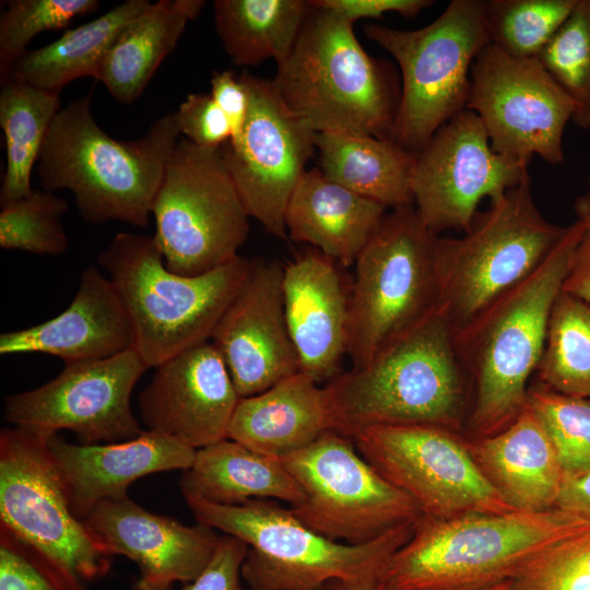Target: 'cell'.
<instances>
[{"label":"cell","mask_w":590,"mask_h":590,"mask_svg":"<svg viewBox=\"0 0 590 590\" xmlns=\"http://www.w3.org/2000/svg\"><path fill=\"white\" fill-rule=\"evenodd\" d=\"M156 245L174 273L193 276L236 258L249 233L247 213L221 149L176 144L152 205Z\"/></svg>","instance_id":"8fae6325"},{"label":"cell","mask_w":590,"mask_h":590,"mask_svg":"<svg viewBox=\"0 0 590 590\" xmlns=\"http://www.w3.org/2000/svg\"><path fill=\"white\" fill-rule=\"evenodd\" d=\"M279 459L304 493L290 509L332 541L367 543L422 516L411 497L363 458L352 438L333 429Z\"/></svg>","instance_id":"4fadbf2b"},{"label":"cell","mask_w":590,"mask_h":590,"mask_svg":"<svg viewBox=\"0 0 590 590\" xmlns=\"http://www.w3.org/2000/svg\"><path fill=\"white\" fill-rule=\"evenodd\" d=\"M526 406L550 436L564 475L590 470V400L542 385L528 389Z\"/></svg>","instance_id":"74e56055"},{"label":"cell","mask_w":590,"mask_h":590,"mask_svg":"<svg viewBox=\"0 0 590 590\" xmlns=\"http://www.w3.org/2000/svg\"><path fill=\"white\" fill-rule=\"evenodd\" d=\"M314 5L335 12L354 24L363 17L381 19L386 13L414 17L430 7L432 0H311Z\"/></svg>","instance_id":"f6af8a7d"},{"label":"cell","mask_w":590,"mask_h":590,"mask_svg":"<svg viewBox=\"0 0 590 590\" xmlns=\"http://www.w3.org/2000/svg\"><path fill=\"white\" fill-rule=\"evenodd\" d=\"M555 507L590 520V470L564 475Z\"/></svg>","instance_id":"7dc6e473"},{"label":"cell","mask_w":590,"mask_h":590,"mask_svg":"<svg viewBox=\"0 0 590 590\" xmlns=\"http://www.w3.org/2000/svg\"><path fill=\"white\" fill-rule=\"evenodd\" d=\"M133 328V349L149 368L208 342L243 286L251 260L237 256L202 274L172 272L153 236L118 233L97 256Z\"/></svg>","instance_id":"8992f818"},{"label":"cell","mask_w":590,"mask_h":590,"mask_svg":"<svg viewBox=\"0 0 590 590\" xmlns=\"http://www.w3.org/2000/svg\"><path fill=\"white\" fill-rule=\"evenodd\" d=\"M566 227L543 217L528 174L461 237H438L435 252L436 308L455 331L533 272Z\"/></svg>","instance_id":"ba28073f"},{"label":"cell","mask_w":590,"mask_h":590,"mask_svg":"<svg viewBox=\"0 0 590 590\" xmlns=\"http://www.w3.org/2000/svg\"><path fill=\"white\" fill-rule=\"evenodd\" d=\"M239 78L249 92V114L241 132L221 148L222 154L249 216L284 239L287 204L317 151V133L291 111L272 79L247 71Z\"/></svg>","instance_id":"e0dca14e"},{"label":"cell","mask_w":590,"mask_h":590,"mask_svg":"<svg viewBox=\"0 0 590 590\" xmlns=\"http://www.w3.org/2000/svg\"><path fill=\"white\" fill-rule=\"evenodd\" d=\"M470 450L514 509L539 512L555 507L564 471L545 428L527 406L499 433L477 438Z\"/></svg>","instance_id":"d4e9b609"},{"label":"cell","mask_w":590,"mask_h":590,"mask_svg":"<svg viewBox=\"0 0 590 590\" xmlns=\"http://www.w3.org/2000/svg\"><path fill=\"white\" fill-rule=\"evenodd\" d=\"M320 170L332 181L387 209L414 205L415 153L393 140L350 132L317 133Z\"/></svg>","instance_id":"f546056e"},{"label":"cell","mask_w":590,"mask_h":590,"mask_svg":"<svg viewBox=\"0 0 590 590\" xmlns=\"http://www.w3.org/2000/svg\"><path fill=\"white\" fill-rule=\"evenodd\" d=\"M387 214V208L308 169L296 185L285 212L287 235L311 245L342 267L357 257Z\"/></svg>","instance_id":"4316f807"},{"label":"cell","mask_w":590,"mask_h":590,"mask_svg":"<svg viewBox=\"0 0 590 590\" xmlns=\"http://www.w3.org/2000/svg\"><path fill=\"white\" fill-rule=\"evenodd\" d=\"M512 583L516 590H590V527L552 546Z\"/></svg>","instance_id":"ab89813d"},{"label":"cell","mask_w":590,"mask_h":590,"mask_svg":"<svg viewBox=\"0 0 590 590\" xmlns=\"http://www.w3.org/2000/svg\"><path fill=\"white\" fill-rule=\"evenodd\" d=\"M47 440L17 427L1 430L0 526L84 588L107 574L114 556L75 516Z\"/></svg>","instance_id":"7c38bea8"},{"label":"cell","mask_w":590,"mask_h":590,"mask_svg":"<svg viewBox=\"0 0 590 590\" xmlns=\"http://www.w3.org/2000/svg\"><path fill=\"white\" fill-rule=\"evenodd\" d=\"M211 97L228 119L233 137L238 135L247 121L250 96L245 83L232 70L215 71L211 78Z\"/></svg>","instance_id":"bcb514c9"},{"label":"cell","mask_w":590,"mask_h":590,"mask_svg":"<svg viewBox=\"0 0 590 590\" xmlns=\"http://www.w3.org/2000/svg\"><path fill=\"white\" fill-rule=\"evenodd\" d=\"M93 92L56 115L37 161L39 184L50 192L69 190L87 223L119 221L144 228L179 141L176 114L157 118L135 140H115L93 117Z\"/></svg>","instance_id":"6da1fadb"},{"label":"cell","mask_w":590,"mask_h":590,"mask_svg":"<svg viewBox=\"0 0 590 590\" xmlns=\"http://www.w3.org/2000/svg\"><path fill=\"white\" fill-rule=\"evenodd\" d=\"M333 427L324 386L297 371L260 393L240 398L227 438L282 458L307 447Z\"/></svg>","instance_id":"484cf974"},{"label":"cell","mask_w":590,"mask_h":590,"mask_svg":"<svg viewBox=\"0 0 590 590\" xmlns=\"http://www.w3.org/2000/svg\"><path fill=\"white\" fill-rule=\"evenodd\" d=\"M482 590H516L514 583H512V580H507V581H504V582H500L496 586H493V587H488V588H485V589H482Z\"/></svg>","instance_id":"f907efd6"},{"label":"cell","mask_w":590,"mask_h":590,"mask_svg":"<svg viewBox=\"0 0 590 590\" xmlns=\"http://www.w3.org/2000/svg\"><path fill=\"white\" fill-rule=\"evenodd\" d=\"M197 522L248 545L241 578L249 590H324L334 580H355L384 568L411 538L415 522L400 524L363 544L327 539L274 500L221 505L185 498Z\"/></svg>","instance_id":"52a82bcc"},{"label":"cell","mask_w":590,"mask_h":590,"mask_svg":"<svg viewBox=\"0 0 590 590\" xmlns=\"http://www.w3.org/2000/svg\"><path fill=\"white\" fill-rule=\"evenodd\" d=\"M351 438L367 462L414 500L422 516L450 519L517 511L484 475L470 445L450 428L430 424L369 425Z\"/></svg>","instance_id":"5bb4252c"},{"label":"cell","mask_w":590,"mask_h":590,"mask_svg":"<svg viewBox=\"0 0 590 590\" xmlns=\"http://www.w3.org/2000/svg\"><path fill=\"white\" fill-rule=\"evenodd\" d=\"M133 343L132 323L116 287L96 266H90L61 314L1 333L0 354L44 353L70 364L113 357L133 349Z\"/></svg>","instance_id":"603a6c76"},{"label":"cell","mask_w":590,"mask_h":590,"mask_svg":"<svg viewBox=\"0 0 590 590\" xmlns=\"http://www.w3.org/2000/svg\"><path fill=\"white\" fill-rule=\"evenodd\" d=\"M150 3L148 0H127L101 16L66 31L55 42L27 50L14 63L9 78L58 95L75 79L91 76L98 80L104 58L117 35Z\"/></svg>","instance_id":"4dcf8cb0"},{"label":"cell","mask_w":590,"mask_h":590,"mask_svg":"<svg viewBox=\"0 0 590 590\" xmlns=\"http://www.w3.org/2000/svg\"><path fill=\"white\" fill-rule=\"evenodd\" d=\"M185 498L221 505L251 499H280L295 505L304 493L279 458L257 452L229 438L196 451L180 482Z\"/></svg>","instance_id":"83f0119b"},{"label":"cell","mask_w":590,"mask_h":590,"mask_svg":"<svg viewBox=\"0 0 590 590\" xmlns=\"http://www.w3.org/2000/svg\"><path fill=\"white\" fill-rule=\"evenodd\" d=\"M130 590H173V583L141 577Z\"/></svg>","instance_id":"681fc988"},{"label":"cell","mask_w":590,"mask_h":590,"mask_svg":"<svg viewBox=\"0 0 590 590\" xmlns=\"http://www.w3.org/2000/svg\"><path fill=\"white\" fill-rule=\"evenodd\" d=\"M364 32L400 67L393 141L416 154L441 126L467 109L473 62L491 44L485 0H451L422 28L367 24Z\"/></svg>","instance_id":"9c48e42d"},{"label":"cell","mask_w":590,"mask_h":590,"mask_svg":"<svg viewBox=\"0 0 590 590\" xmlns=\"http://www.w3.org/2000/svg\"><path fill=\"white\" fill-rule=\"evenodd\" d=\"M581 234L576 219L533 272L455 331L458 357L474 380L469 429L476 438L499 433L523 411L527 384Z\"/></svg>","instance_id":"3957f363"},{"label":"cell","mask_w":590,"mask_h":590,"mask_svg":"<svg viewBox=\"0 0 590 590\" xmlns=\"http://www.w3.org/2000/svg\"><path fill=\"white\" fill-rule=\"evenodd\" d=\"M204 5V0L150 3L110 45L98 81L117 102L137 101L160 64L175 49L187 24L198 17Z\"/></svg>","instance_id":"f1b7e54d"},{"label":"cell","mask_w":590,"mask_h":590,"mask_svg":"<svg viewBox=\"0 0 590 590\" xmlns=\"http://www.w3.org/2000/svg\"><path fill=\"white\" fill-rule=\"evenodd\" d=\"M67 200L46 190H34L23 199L2 204L0 247L35 255L58 256L67 251L69 239L62 217Z\"/></svg>","instance_id":"8d00e7d4"},{"label":"cell","mask_w":590,"mask_h":590,"mask_svg":"<svg viewBox=\"0 0 590 590\" xmlns=\"http://www.w3.org/2000/svg\"><path fill=\"white\" fill-rule=\"evenodd\" d=\"M83 522L110 555L134 562L142 578L170 583L194 580L211 560L221 538L200 522L186 526L150 512L128 495L99 503Z\"/></svg>","instance_id":"44dd1931"},{"label":"cell","mask_w":590,"mask_h":590,"mask_svg":"<svg viewBox=\"0 0 590 590\" xmlns=\"http://www.w3.org/2000/svg\"><path fill=\"white\" fill-rule=\"evenodd\" d=\"M333 430L352 437L369 425L430 424L456 430L465 408L455 330L436 307L361 367L324 385Z\"/></svg>","instance_id":"277c9868"},{"label":"cell","mask_w":590,"mask_h":590,"mask_svg":"<svg viewBox=\"0 0 590 590\" xmlns=\"http://www.w3.org/2000/svg\"><path fill=\"white\" fill-rule=\"evenodd\" d=\"M247 552L248 545L241 540L221 535L206 567L181 590H246L241 585L240 570Z\"/></svg>","instance_id":"7bdbcfd3"},{"label":"cell","mask_w":590,"mask_h":590,"mask_svg":"<svg viewBox=\"0 0 590 590\" xmlns=\"http://www.w3.org/2000/svg\"><path fill=\"white\" fill-rule=\"evenodd\" d=\"M0 15V81L39 33L64 28L78 17L95 12L97 0H9Z\"/></svg>","instance_id":"f35d334b"},{"label":"cell","mask_w":590,"mask_h":590,"mask_svg":"<svg viewBox=\"0 0 590 590\" xmlns=\"http://www.w3.org/2000/svg\"><path fill=\"white\" fill-rule=\"evenodd\" d=\"M577 0H485L489 43L516 58H538Z\"/></svg>","instance_id":"e575fe53"},{"label":"cell","mask_w":590,"mask_h":590,"mask_svg":"<svg viewBox=\"0 0 590 590\" xmlns=\"http://www.w3.org/2000/svg\"><path fill=\"white\" fill-rule=\"evenodd\" d=\"M438 235L414 205L387 212L357 257L350 291L347 355L361 367L436 306Z\"/></svg>","instance_id":"30bf717a"},{"label":"cell","mask_w":590,"mask_h":590,"mask_svg":"<svg viewBox=\"0 0 590 590\" xmlns=\"http://www.w3.org/2000/svg\"><path fill=\"white\" fill-rule=\"evenodd\" d=\"M576 219L582 223V234L577 244L562 291L590 305V192L575 199Z\"/></svg>","instance_id":"ee69618b"},{"label":"cell","mask_w":590,"mask_h":590,"mask_svg":"<svg viewBox=\"0 0 590 590\" xmlns=\"http://www.w3.org/2000/svg\"><path fill=\"white\" fill-rule=\"evenodd\" d=\"M282 276L279 262L251 260L243 286L212 333L240 398L299 371L284 312Z\"/></svg>","instance_id":"d6986e66"},{"label":"cell","mask_w":590,"mask_h":590,"mask_svg":"<svg viewBox=\"0 0 590 590\" xmlns=\"http://www.w3.org/2000/svg\"><path fill=\"white\" fill-rule=\"evenodd\" d=\"M305 0H216L215 30L231 60L255 67L273 59L278 64L292 51L310 12Z\"/></svg>","instance_id":"1f68e13d"},{"label":"cell","mask_w":590,"mask_h":590,"mask_svg":"<svg viewBox=\"0 0 590 590\" xmlns=\"http://www.w3.org/2000/svg\"><path fill=\"white\" fill-rule=\"evenodd\" d=\"M284 312L299 371L317 384L340 371L347 354L350 292L338 263L318 250L283 266Z\"/></svg>","instance_id":"7402d4cb"},{"label":"cell","mask_w":590,"mask_h":590,"mask_svg":"<svg viewBox=\"0 0 590 590\" xmlns=\"http://www.w3.org/2000/svg\"><path fill=\"white\" fill-rule=\"evenodd\" d=\"M310 4L292 51L272 79L279 95L316 133L393 140L401 87L392 69L364 50L354 24Z\"/></svg>","instance_id":"5b68a950"},{"label":"cell","mask_w":590,"mask_h":590,"mask_svg":"<svg viewBox=\"0 0 590 590\" xmlns=\"http://www.w3.org/2000/svg\"><path fill=\"white\" fill-rule=\"evenodd\" d=\"M467 109L480 118L496 153L527 165L535 155L563 163V135L575 105L538 58H516L487 45L471 69Z\"/></svg>","instance_id":"9a60e30c"},{"label":"cell","mask_w":590,"mask_h":590,"mask_svg":"<svg viewBox=\"0 0 590 590\" xmlns=\"http://www.w3.org/2000/svg\"><path fill=\"white\" fill-rule=\"evenodd\" d=\"M382 569L373 571L355 580H334L327 585L324 590H384L380 581Z\"/></svg>","instance_id":"c3c4849f"},{"label":"cell","mask_w":590,"mask_h":590,"mask_svg":"<svg viewBox=\"0 0 590 590\" xmlns=\"http://www.w3.org/2000/svg\"><path fill=\"white\" fill-rule=\"evenodd\" d=\"M47 448L82 521L99 503L127 496L130 484L142 476L189 469L197 451L148 429L130 440L97 445H75L55 435Z\"/></svg>","instance_id":"cb8c5ba5"},{"label":"cell","mask_w":590,"mask_h":590,"mask_svg":"<svg viewBox=\"0 0 590 590\" xmlns=\"http://www.w3.org/2000/svg\"><path fill=\"white\" fill-rule=\"evenodd\" d=\"M538 59L573 101L571 122L590 129V0H577Z\"/></svg>","instance_id":"d590c367"},{"label":"cell","mask_w":590,"mask_h":590,"mask_svg":"<svg viewBox=\"0 0 590 590\" xmlns=\"http://www.w3.org/2000/svg\"><path fill=\"white\" fill-rule=\"evenodd\" d=\"M175 114L180 134L200 148L221 149L233 137L228 119L210 94H188Z\"/></svg>","instance_id":"b9f144b4"},{"label":"cell","mask_w":590,"mask_h":590,"mask_svg":"<svg viewBox=\"0 0 590 590\" xmlns=\"http://www.w3.org/2000/svg\"><path fill=\"white\" fill-rule=\"evenodd\" d=\"M60 109L58 94L13 78L1 83L0 127L5 142L1 205L23 199L33 191L31 174Z\"/></svg>","instance_id":"d6a6232c"},{"label":"cell","mask_w":590,"mask_h":590,"mask_svg":"<svg viewBox=\"0 0 590 590\" xmlns=\"http://www.w3.org/2000/svg\"><path fill=\"white\" fill-rule=\"evenodd\" d=\"M590 520L557 507L539 512L421 516L380 573L384 590H482L512 580Z\"/></svg>","instance_id":"7a4b0ae2"},{"label":"cell","mask_w":590,"mask_h":590,"mask_svg":"<svg viewBox=\"0 0 590 590\" xmlns=\"http://www.w3.org/2000/svg\"><path fill=\"white\" fill-rule=\"evenodd\" d=\"M528 174L527 164L492 149L480 118L464 109L416 153L411 174L414 206L435 234H465L484 199L497 202Z\"/></svg>","instance_id":"ac0fdd59"},{"label":"cell","mask_w":590,"mask_h":590,"mask_svg":"<svg viewBox=\"0 0 590 590\" xmlns=\"http://www.w3.org/2000/svg\"><path fill=\"white\" fill-rule=\"evenodd\" d=\"M149 367L134 349L116 356L66 364L33 390L8 396L4 420L43 438L67 429L83 445L133 439L144 429L131 409V394Z\"/></svg>","instance_id":"2e32d148"},{"label":"cell","mask_w":590,"mask_h":590,"mask_svg":"<svg viewBox=\"0 0 590 590\" xmlns=\"http://www.w3.org/2000/svg\"><path fill=\"white\" fill-rule=\"evenodd\" d=\"M536 370L546 388L590 400V305L560 291Z\"/></svg>","instance_id":"836d02e7"},{"label":"cell","mask_w":590,"mask_h":590,"mask_svg":"<svg viewBox=\"0 0 590 590\" xmlns=\"http://www.w3.org/2000/svg\"><path fill=\"white\" fill-rule=\"evenodd\" d=\"M240 397L212 342H204L158 367L139 394L145 429L196 450L227 438Z\"/></svg>","instance_id":"ffe728a7"},{"label":"cell","mask_w":590,"mask_h":590,"mask_svg":"<svg viewBox=\"0 0 590 590\" xmlns=\"http://www.w3.org/2000/svg\"><path fill=\"white\" fill-rule=\"evenodd\" d=\"M0 590H83L33 548L0 532Z\"/></svg>","instance_id":"60d3db41"}]
</instances>
